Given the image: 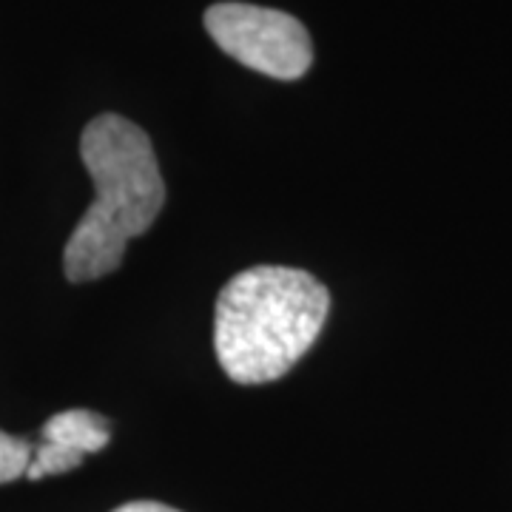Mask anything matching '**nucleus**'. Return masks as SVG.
Wrapping results in <instances>:
<instances>
[{
	"mask_svg": "<svg viewBox=\"0 0 512 512\" xmlns=\"http://www.w3.org/2000/svg\"><path fill=\"white\" fill-rule=\"evenodd\" d=\"M80 157L94 202L66 242L63 271L69 282H92L117 271L128 242L160 217L165 183L148 134L120 114L94 117L80 137Z\"/></svg>",
	"mask_w": 512,
	"mask_h": 512,
	"instance_id": "1",
	"label": "nucleus"
},
{
	"mask_svg": "<svg viewBox=\"0 0 512 512\" xmlns=\"http://www.w3.org/2000/svg\"><path fill=\"white\" fill-rule=\"evenodd\" d=\"M328 288L299 268L259 265L231 276L217 296L214 350L237 384L282 379L325 328Z\"/></svg>",
	"mask_w": 512,
	"mask_h": 512,
	"instance_id": "2",
	"label": "nucleus"
},
{
	"mask_svg": "<svg viewBox=\"0 0 512 512\" xmlns=\"http://www.w3.org/2000/svg\"><path fill=\"white\" fill-rule=\"evenodd\" d=\"M205 29L225 55L259 74L296 80L311 69V35L293 15L251 3H217L205 12Z\"/></svg>",
	"mask_w": 512,
	"mask_h": 512,
	"instance_id": "3",
	"label": "nucleus"
},
{
	"mask_svg": "<svg viewBox=\"0 0 512 512\" xmlns=\"http://www.w3.org/2000/svg\"><path fill=\"white\" fill-rule=\"evenodd\" d=\"M111 439L109 421L94 410H63L43 424L35 456L29 464V481L46 476H63L77 470L86 456L100 453Z\"/></svg>",
	"mask_w": 512,
	"mask_h": 512,
	"instance_id": "4",
	"label": "nucleus"
},
{
	"mask_svg": "<svg viewBox=\"0 0 512 512\" xmlns=\"http://www.w3.org/2000/svg\"><path fill=\"white\" fill-rule=\"evenodd\" d=\"M32 456H35L32 441L9 436V433L0 430V484H12L18 478H26Z\"/></svg>",
	"mask_w": 512,
	"mask_h": 512,
	"instance_id": "5",
	"label": "nucleus"
},
{
	"mask_svg": "<svg viewBox=\"0 0 512 512\" xmlns=\"http://www.w3.org/2000/svg\"><path fill=\"white\" fill-rule=\"evenodd\" d=\"M114 512H180L174 507H165V504H157V501H131V504H123Z\"/></svg>",
	"mask_w": 512,
	"mask_h": 512,
	"instance_id": "6",
	"label": "nucleus"
}]
</instances>
